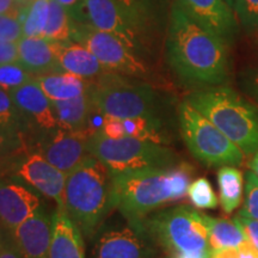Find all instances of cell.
I'll return each mask as SVG.
<instances>
[{
    "label": "cell",
    "instance_id": "bcb514c9",
    "mask_svg": "<svg viewBox=\"0 0 258 258\" xmlns=\"http://www.w3.org/2000/svg\"><path fill=\"white\" fill-rule=\"evenodd\" d=\"M226 2H227V4H228V5H230L232 9H233V8H234V0H226Z\"/></svg>",
    "mask_w": 258,
    "mask_h": 258
},
{
    "label": "cell",
    "instance_id": "ac0fdd59",
    "mask_svg": "<svg viewBox=\"0 0 258 258\" xmlns=\"http://www.w3.org/2000/svg\"><path fill=\"white\" fill-rule=\"evenodd\" d=\"M17 44L18 62L34 77L61 71L57 59L59 42L43 37H23Z\"/></svg>",
    "mask_w": 258,
    "mask_h": 258
},
{
    "label": "cell",
    "instance_id": "d590c367",
    "mask_svg": "<svg viewBox=\"0 0 258 258\" xmlns=\"http://www.w3.org/2000/svg\"><path fill=\"white\" fill-rule=\"evenodd\" d=\"M69 11L74 23H84V4L85 0H56Z\"/></svg>",
    "mask_w": 258,
    "mask_h": 258
},
{
    "label": "cell",
    "instance_id": "ba28073f",
    "mask_svg": "<svg viewBox=\"0 0 258 258\" xmlns=\"http://www.w3.org/2000/svg\"><path fill=\"white\" fill-rule=\"evenodd\" d=\"M180 137L190 153L209 167L239 166L245 154L186 101L178 105Z\"/></svg>",
    "mask_w": 258,
    "mask_h": 258
},
{
    "label": "cell",
    "instance_id": "484cf974",
    "mask_svg": "<svg viewBox=\"0 0 258 258\" xmlns=\"http://www.w3.org/2000/svg\"><path fill=\"white\" fill-rule=\"evenodd\" d=\"M72 27L73 23L69 11L56 0H49V14L43 38L59 43L72 42Z\"/></svg>",
    "mask_w": 258,
    "mask_h": 258
},
{
    "label": "cell",
    "instance_id": "603a6c76",
    "mask_svg": "<svg viewBox=\"0 0 258 258\" xmlns=\"http://www.w3.org/2000/svg\"><path fill=\"white\" fill-rule=\"evenodd\" d=\"M0 133L16 144L29 147L31 132L9 92L0 89Z\"/></svg>",
    "mask_w": 258,
    "mask_h": 258
},
{
    "label": "cell",
    "instance_id": "83f0119b",
    "mask_svg": "<svg viewBox=\"0 0 258 258\" xmlns=\"http://www.w3.org/2000/svg\"><path fill=\"white\" fill-rule=\"evenodd\" d=\"M48 14L49 0H30L22 9L23 37H43Z\"/></svg>",
    "mask_w": 258,
    "mask_h": 258
},
{
    "label": "cell",
    "instance_id": "f546056e",
    "mask_svg": "<svg viewBox=\"0 0 258 258\" xmlns=\"http://www.w3.org/2000/svg\"><path fill=\"white\" fill-rule=\"evenodd\" d=\"M188 198L199 209H214L219 205L211 182L205 177H200L191 182L188 189Z\"/></svg>",
    "mask_w": 258,
    "mask_h": 258
},
{
    "label": "cell",
    "instance_id": "d6a6232c",
    "mask_svg": "<svg viewBox=\"0 0 258 258\" xmlns=\"http://www.w3.org/2000/svg\"><path fill=\"white\" fill-rule=\"evenodd\" d=\"M239 213L252 218L254 220H258V177L251 171L246 173L245 202L244 207Z\"/></svg>",
    "mask_w": 258,
    "mask_h": 258
},
{
    "label": "cell",
    "instance_id": "d6986e66",
    "mask_svg": "<svg viewBox=\"0 0 258 258\" xmlns=\"http://www.w3.org/2000/svg\"><path fill=\"white\" fill-rule=\"evenodd\" d=\"M53 219L49 258H85L83 233L67 213L56 208Z\"/></svg>",
    "mask_w": 258,
    "mask_h": 258
},
{
    "label": "cell",
    "instance_id": "277c9868",
    "mask_svg": "<svg viewBox=\"0 0 258 258\" xmlns=\"http://www.w3.org/2000/svg\"><path fill=\"white\" fill-rule=\"evenodd\" d=\"M243 152L258 151V106L225 85L198 89L184 99Z\"/></svg>",
    "mask_w": 258,
    "mask_h": 258
},
{
    "label": "cell",
    "instance_id": "4316f807",
    "mask_svg": "<svg viewBox=\"0 0 258 258\" xmlns=\"http://www.w3.org/2000/svg\"><path fill=\"white\" fill-rule=\"evenodd\" d=\"M137 27L144 32L158 17L163 0H115Z\"/></svg>",
    "mask_w": 258,
    "mask_h": 258
},
{
    "label": "cell",
    "instance_id": "5b68a950",
    "mask_svg": "<svg viewBox=\"0 0 258 258\" xmlns=\"http://www.w3.org/2000/svg\"><path fill=\"white\" fill-rule=\"evenodd\" d=\"M141 227L158 247L171 256H209L212 253L203 213L190 206L153 212L143 221Z\"/></svg>",
    "mask_w": 258,
    "mask_h": 258
},
{
    "label": "cell",
    "instance_id": "836d02e7",
    "mask_svg": "<svg viewBox=\"0 0 258 258\" xmlns=\"http://www.w3.org/2000/svg\"><path fill=\"white\" fill-rule=\"evenodd\" d=\"M239 86L245 95L258 106V62L246 67L239 74Z\"/></svg>",
    "mask_w": 258,
    "mask_h": 258
},
{
    "label": "cell",
    "instance_id": "7a4b0ae2",
    "mask_svg": "<svg viewBox=\"0 0 258 258\" xmlns=\"http://www.w3.org/2000/svg\"><path fill=\"white\" fill-rule=\"evenodd\" d=\"M194 169L179 163L167 169H147L112 176V201L129 225L141 224L166 203L188 195Z\"/></svg>",
    "mask_w": 258,
    "mask_h": 258
},
{
    "label": "cell",
    "instance_id": "1f68e13d",
    "mask_svg": "<svg viewBox=\"0 0 258 258\" xmlns=\"http://www.w3.org/2000/svg\"><path fill=\"white\" fill-rule=\"evenodd\" d=\"M23 38L22 11L0 15V40L17 42Z\"/></svg>",
    "mask_w": 258,
    "mask_h": 258
},
{
    "label": "cell",
    "instance_id": "7dc6e473",
    "mask_svg": "<svg viewBox=\"0 0 258 258\" xmlns=\"http://www.w3.org/2000/svg\"><path fill=\"white\" fill-rule=\"evenodd\" d=\"M18 2L21 3L22 5H27V4H25V2H30V0H18Z\"/></svg>",
    "mask_w": 258,
    "mask_h": 258
},
{
    "label": "cell",
    "instance_id": "30bf717a",
    "mask_svg": "<svg viewBox=\"0 0 258 258\" xmlns=\"http://www.w3.org/2000/svg\"><path fill=\"white\" fill-rule=\"evenodd\" d=\"M95 134L91 131H56L43 134L29 150L36 151L64 175L76 169L89 156V140Z\"/></svg>",
    "mask_w": 258,
    "mask_h": 258
},
{
    "label": "cell",
    "instance_id": "b9f144b4",
    "mask_svg": "<svg viewBox=\"0 0 258 258\" xmlns=\"http://www.w3.org/2000/svg\"><path fill=\"white\" fill-rule=\"evenodd\" d=\"M249 167L251 170V172H253L254 175L258 177V151L256 153L253 154L252 159L250 160V164H249Z\"/></svg>",
    "mask_w": 258,
    "mask_h": 258
},
{
    "label": "cell",
    "instance_id": "4dcf8cb0",
    "mask_svg": "<svg viewBox=\"0 0 258 258\" xmlns=\"http://www.w3.org/2000/svg\"><path fill=\"white\" fill-rule=\"evenodd\" d=\"M233 11L240 28L252 34L258 27V0H234Z\"/></svg>",
    "mask_w": 258,
    "mask_h": 258
},
{
    "label": "cell",
    "instance_id": "2e32d148",
    "mask_svg": "<svg viewBox=\"0 0 258 258\" xmlns=\"http://www.w3.org/2000/svg\"><path fill=\"white\" fill-rule=\"evenodd\" d=\"M10 96L30 128L31 138L28 150L42 135L59 128L53 102L44 95L35 80L10 92Z\"/></svg>",
    "mask_w": 258,
    "mask_h": 258
},
{
    "label": "cell",
    "instance_id": "8fae6325",
    "mask_svg": "<svg viewBox=\"0 0 258 258\" xmlns=\"http://www.w3.org/2000/svg\"><path fill=\"white\" fill-rule=\"evenodd\" d=\"M96 258H157L158 246L143 227L125 225L101 232L95 244Z\"/></svg>",
    "mask_w": 258,
    "mask_h": 258
},
{
    "label": "cell",
    "instance_id": "74e56055",
    "mask_svg": "<svg viewBox=\"0 0 258 258\" xmlns=\"http://www.w3.org/2000/svg\"><path fill=\"white\" fill-rule=\"evenodd\" d=\"M21 151H28V148L9 140L8 138H5L4 135L0 133V158L16 152H21Z\"/></svg>",
    "mask_w": 258,
    "mask_h": 258
},
{
    "label": "cell",
    "instance_id": "ee69618b",
    "mask_svg": "<svg viewBox=\"0 0 258 258\" xmlns=\"http://www.w3.org/2000/svg\"><path fill=\"white\" fill-rule=\"evenodd\" d=\"M170 258H211L209 256H194V254H177V256H171Z\"/></svg>",
    "mask_w": 258,
    "mask_h": 258
},
{
    "label": "cell",
    "instance_id": "cb8c5ba5",
    "mask_svg": "<svg viewBox=\"0 0 258 258\" xmlns=\"http://www.w3.org/2000/svg\"><path fill=\"white\" fill-rule=\"evenodd\" d=\"M208 228L211 250H220L226 247H238L246 240L245 235L233 220L225 218H213L203 213Z\"/></svg>",
    "mask_w": 258,
    "mask_h": 258
},
{
    "label": "cell",
    "instance_id": "7c38bea8",
    "mask_svg": "<svg viewBox=\"0 0 258 258\" xmlns=\"http://www.w3.org/2000/svg\"><path fill=\"white\" fill-rule=\"evenodd\" d=\"M83 24L115 35L135 53L140 49L144 32L128 18L115 0H85Z\"/></svg>",
    "mask_w": 258,
    "mask_h": 258
},
{
    "label": "cell",
    "instance_id": "f1b7e54d",
    "mask_svg": "<svg viewBox=\"0 0 258 258\" xmlns=\"http://www.w3.org/2000/svg\"><path fill=\"white\" fill-rule=\"evenodd\" d=\"M35 77L19 62L0 64V89L12 92L34 80Z\"/></svg>",
    "mask_w": 258,
    "mask_h": 258
},
{
    "label": "cell",
    "instance_id": "5bb4252c",
    "mask_svg": "<svg viewBox=\"0 0 258 258\" xmlns=\"http://www.w3.org/2000/svg\"><path fill=\"white\" fill-rule=\"evenodd\" d=\"M14 176L34 188L43 198L55 202L57 209L64 211L66 175L36 151H27L19 160Z\"/></svg>",
    "mask_w": 258,
    "mask_h": 258
},
{
    "label": "cell",
    "instance_id": "4fadbf2b",
    "mask_svg": "<svg viewBox=\"0 0 258 258\" xmlns=\"http://www.w3.org/2000/svg\"><path fill=\"white\" fill-rule=\"evenodd\" d=\"M43 205V196L18 177H0V224L9 232Z\"/></svg>",
    "mask_w": 258,
    "mask_h": 258
},
{
    "label": "cell",
    "instance_id": "52a82bcc",
    "mask_svg": "<svg viewBox=\"0 0 258 258\" xmlns=\"http://www.w3.org/2000/svg\"><path fill=\"white\" fill-rule=\"evenodd\" d=\"M89 153L97 158L111 175L178 165V157L166 145L135 138L111 139L101 132L90 138Z\"/></svg>",
    "mask_w": 258,
    "mask_h": 258
},
{
    "label": "cell",
    "instance_id": "3957f363",
    "mask_svg": "<svg viewBox=\"0 0 258 258\" xmlns=\"http://www.w3.org/2000/svg\"><path fill=\"white\" fill-rule=\"evenodd\" d=\"M114 208L111 173L89 154L66 176L64 212L83 235L91 238Z\"/></svg>",
    "mask_w": 258,
    "mask_h": 258
},
{
    "label": "cell",
    "instance_id": "9c48e42d",
    "mask_svg": "<svg viewBox=\"0 0 258 258\" xmlns=\"http://www.w3.org/2000/svg\"><path fill=\"white\" fill-rule=\"evenodd\" d=\"M72 23V41L88 48L105 71L132 78L148 77L147 64L120 38L89 24Z\"/></svg>",
    "mask_w": 258,
    "mask_h": 258
},
{
    "label": "cell",
    "instance_id": "ffe728a7",
    "mask_svg": "<svg viewBox=\"0 0 258 258\" xmlns=\"http://www.w3.org/2000/svg\"><path fill=\"white\" fill-rule=\"evenodd\" d=\"M60 69L92 83L108 72L88 48L76 42L59 43L57 50Z\"/></svg>",
    "mask_w": 258,
    "mask_h": 258
},
{
    "label": "cell",
    "instance_id": "f6af8a7d",
    "mask_svg": "<svg viewBox=\"0 0 258 258\" xmlns=\"http://www.w3.org/2000/svg\"><path fill=\"white\" fill-rule=\"evenodd\" d=\"M251 36H252V41H253V44L254 47H257L258 49V27L254 29V31L251 34Z\"/></svg>",
    "mask_w": 258,
    "mask_h": 258
},
{
    "label": "cell",
    "instance_id": "8d00e7d4",
    "mask_svg": "<svg viewBox=\"0 0 258 258\" xmlns=\"http://www.w3.org/2000/svg\"><path fill=\"white\" fill-rule=\"evenodd\" d=\"M18 44L0 40V64L18 62Z\"/></svg>",
    "mask_w": 258,
    "mask_h": 258
},
{
    "label": "cell",
    "instance_id": "44dd1931",
    "mask_svg": "<svg viewBox=\"0 0 258 258\" xmlns=\"http://www.w3.org/2000/svg\"><path fill=\"white\" fill-rule=\"evenodd\" d=\"M34 80L51 102L76 98L88 93L90 89L88 80L63 71L42 74L35 77Z\"/></svg>",
    "mask_w": 258,
    "mask_h": 258
},
{
    "label": "cell",
    "instance_id": "d4e9b609",
    "mask_svg": "<svg viewBox=\"0 0 258 258\" xmlns=\"http://www.w3.org/2000/svg\"><path fill=\"white\" fill-rule=\"evenodd\" d=\"M218 185L222 211L231 214L243 198V175L235 166H222L218 171Z\"/></svg>",
    "mask_w": 258,
    "mask_h": 258
},
{
    "label": "cell",
    "instance_id": "e575fe53",
    "mask_svg": "<svg viewBox=\"0 0 258 258\" xmlns=\"http://www.w3.org/2000/svg\"><path fill=\"white\" fill-rule=\"evenodd\" d=\"M233 221L243 232L245 238L258 250V220L239 213L235 215Z\"/></svg>",
    "mask_w": 258,
    "mask_h": 258
},
{
    "label": "cell",
    "instance_id": "7bdbcfd3",
    "mask_svg": "<svg viewBox=\"0 0 258 258\" xmlns=\"http://www.w3.org/2000/svg\"><path fill=\"white\" fill-rule=\"evenodd\" d=\"M10 237H11V233L6 230L4 226L0 224V246H2V245L4 244Z\"/></svg>",
    "mask_w": 258,
    "mask_h": 258
},
{
    "label": "cell",
    "instance_id": "6da1fadb",
    "mask_svg": "<svg viewBox=\"0 0 258 258\" xmlns=\"http://www.w3.org/2000/svg\"><path fill=\"white\" fill-rule=\"evenodd\" d=\"M228 44L206 30L175 3L166 35V59L171 70L199 89L224 85L230 78Z\"/></svg>",
    "mask_w": 258,
    "mask_h": 258
},
{
    "label": "cell",
    "instance_id": "ab89813d",
    "mask_svg": "<svg viewBox=\"0 0 258 258\" xmlns=\"http://www.w3.org/2000/svg\"><path fill=\"white\" fill-rule=\"evenodd\" d=\"M25 5H22L18 0H0V15L21 12L22 8Z\"/></svg>",
    "mask_w": 258,
    "mask_h": 258
},
{
    "label": "cell",
    "instance_id": "8992f818",
    "mask_svg": "<svg viewBox=\"0 0 258 258\" xmlns=\"http://www.w3.org/2000/svg\"><path fill=\"white\" fill-rule=\"evenodd\" d=\"M93 110L118 118L161 117L163 101L150 84L129 83L120 74L106 72L90 83Z\"/></svg>",
    "mask_w": 258,
    "mask_h": 258
},
{
    "label": "cell",
    "instance_id": "e0dca14e",
    "mask_svg": "<svg viewBox=\"0 0 258 258\" xmlns=\"http://www.w3.org/2000/svg\"><path fill=\"white\" fill-rule=\"evenodd\" d=\"M53 213L47 211L46 205L10 232L24 258H49L53 235Z\"/></svg>",
    "mask_w": 258,
    "mask_h": 258
},
{
    "label": "cell",
    "instance_id": "f35d334b",
    "mask_svg": "<svg viewBox=\"0 0 258 258\" xmlns=\"http://www.w3.org/2000/svg\"><path fill=\"white\" fill-rule=\"evenodd\" d=\"M0 258H24L17 244L12 239V235L0 246Z\"/></svg>",
    "mask_w": 258,
    "mask_h": 258
},
{
    "label": "cell",
    "instance_id": "60d3db41",
    "mask_svg": "<svg viewBox=\"0 0 258 258\" xmlns=\"http://www.w3.org/2000/svg\"><path fill=\"white\" fill-rule=\"evenodd\" d=\"M238 251L239 258H258V250L247 239L238 246Z\"/></svg>",
    "mask_w": 258,
    "mask_h": 258
},
{
    "label": "cell",
    "instance_id": "7402d4cb",
    "mask_svg": "<svg viewBox=\"0 0 258 258\" xmlns=\"http://www.w3.org/2000/svg\"><path fill=\"white\" fill-rule=\"evenodd\" d=\"M59 128L66 132L91 131L89 128L93 106L89 91L76 98L53 102ZM92 132V131H91Z\"/></svg>",
    "mask_w": 258,
    "mask_h": 258
},
{
    "label": "cell",
    "instance_id": "9a60e30c",
    "mask_svg": "<svg viewBox=\"0 0 258 258\" xmlns=\"http://www.w3.org/2000/svg\"><path fill=\"white\" fill-rule=\"evenodd\" d=\"M176 3L192 21L228 46L237 40L240 25L226 0H176Z\"/></svg>",
    "mask_w": 258,
    "mask_h": 258
}]
</instances>
